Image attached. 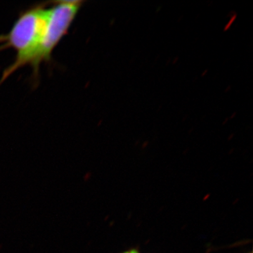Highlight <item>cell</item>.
Segmentation results:
<instances>
[{
    "label": "cell",
    "mask_w": 253,
    "mask_h": 253,
    "mask_svg": "<svg viewBox=\"0 0 253 253\" xmlns=\"http://www.w3.org/2000/svg\"><path fill=\"white\" fill-rule=\"evenodd\" d=\"M50 1L38 3L21 11L9 33L0 35V51H16L14 62L6 68L0 79V86L19 68L31 65L36 56L45 30Z\"/></svg>",
    "instance_id": "1"
},
{
    "label": "cell",
    "mask_w": 253,
    "mask_h": 253,
    "mask_svg": "<svg viewBox=\"0 0 253 253\" xmlns=\"http://www.w3.org/2000/svg\"><path fill=\"white\" fill-rule=\"evenodd\" d=\"M84 1H50L49 13L45 30L34 59L30 66L33 69V81L38 82L42 63H50L56 46L68 35Z\"/></svg>",
    "instance_id": "2"
},
{
    "label": "cell",
    "mask_w": 253,
    "mask_h": 253,
    "mask_svg": "<svg viewBox=\"0 0 253 253\" xmlns=\"http://www.w3.org/2000/svg\"><path fill=\"white\" fill-rule=\"evenodd\" d=\"M123 253H140L139 251H136V250L132 249L129 250V251H126V252Z\"/></svg>",
    "instance_id": "3"
}]
</instances>
